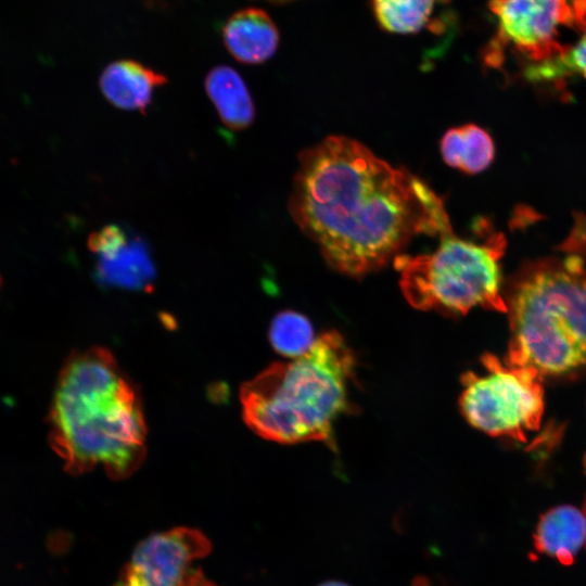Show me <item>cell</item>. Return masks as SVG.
<instances>
[{
	"label": "cell",
	"instance_id": "1",
	"mask_svg": "<svg viewBox=\"0 0 586 586\" xmlns=\"http://www.w3.org/2000/svg\"><path fill=\"white\" fill-rule=\"evenodd\" d=\"M289 208L328 264L353 277L395 259L418 234L453 233L443 201L423 180L342 136L300 154Z\"/></svg>",
	"mask_w": 586,
	"mask_h": 586
},
{
	"label": "cell",
	"instance_id": "2",
	"mask_svg": "<svg viewBox=\"0 0 586 586\" xmlns=\"http://www.w3.org/2000/svg\"><path fill=\"white\" fill-rule=\"evenodd\" d=\"M49 443L71 474L102 466L130 476L146 453L140 394L110 351L76 352L61 369L48 417Z\"/></svg>",
	"mask_w": 586,
	"mask_h": 586
},
{
	"label": "cell",
	"instance_id": "3",
	"mask_svg": "<svg viewBox=\"0 0 586 586\" xmlns=\"http://www.w3.org/2000/svg\"><path fill=\"white\" fill-rule=\"evenodd\" d=\"M354 367L343 336L324 332L304 355L273 362L241 386L243 419L260 437L281 444L329 443L347 406Z\"/></svg>",
	"mask_w": 586,
	"mask_h": 586
},
{
	"label": "cell",
	"instance_id": "4",
	"mask_svg": "<svg viewBox=\"0 0 586 586\" xmlns=\"http://www.w3.org/2000/svg\"><path fill=\"white\" fill-rule=\"evenodd\" d=\"M504 297L510 331L505 361L543 378L586 369V267L579 256L526 264Z\"/></svg>",
	"mask_w": 586,
	"mask_h": 586
},
{
	"label": "cell",
	"instance_id": "5",
	"mask_svg": "<svg viewBox=\"0 0 586 586\" xmlns=\"http://www.w3.org/2000/svg\"><path fill=\"white\" fill-rule=\"evenodd\" d=\"M441 239L430 254L394 259L407 302L417 309L453 315L476 306L506 313L500 271L505 238L499 233L479 243L450 233Z\"/></svg>",
	"mask_w": 586,
	"mask_h": 586
},
{
	"label": "cell",
	"instance_id": "6",
	"mask_svg": "<svg viewBox=\"0 0 586 586\" xmlns=\"http://www.w3.org/2000/svg\"><path fill=\"white\" fill-rule=\"evenodd\" d=\"M485 373L461 378L459 405L466 420L492 436L520 442L538 430L544 416L543 377L533 368L515 366L484 354Z\"/></svg>",
	"mask_w": 586,
	"mask_h": 586
},
{
	"label": "cell",
	"instance_id": "7",
	"mask_svg": "<svg viewBox=\"0 0 586 586\" xmlns=\"http://www.w3.org/2000/svg\"><path fill=\"white\" fill-rule=\"evenodd\" d=\"M209 551L211 542L195 528L151 535L137 546L116 586H217L193 565Z\"/></svg>",
	"mask_w": 586,
	"mask_h": 586
},
{
	"label": "cell",
	"instance_id": "8",
	"mask_svg": "<svg viewBox=\"0 0 586 586\" xmlns=\"http://www.w3.org/2000/svg\"><path fill=\"white\" fill-rule=\"evenodd\" d=\"M498 23L496 46L508 44L534 64L562 54V28L574 29L573 0H491Z\"/></svg>",
	"mask_w": 586,
	"mask_h": 586
},
{
	"label": "cell",
	"instance_id": "9",
	"mask_svg": "<svg viewBox=\"0 0 586 586\" xmlns=\"http://www.w3.org/2000/svg\"><path fill=\"white\" fill-rule=\"evenodd\" d=\"M166 84L162 73L128 59L107 64L99 79L102 94L113 106L140 113H145L154 91Z\"/></svg>",
	"mask_w": 586,
	"mask_h": 586
},
{
	"label": "cell",
	"instance_id": "10",
	"mask_svg": "<svg viewBox=\"0 0 586 586\" xmlns=\"http://www.w3.org/2000/svg\"><path fill=\"white\" fill-rule=\"evenodd\" d=\"M222 40L229 53L243 64H260L270 59L279 43L271 17L257 8L232 14L222 27Z\"/></svg>",
	"mask_w": 586,
	"mask_h": 586
},
{
	"label": "cell",
	"instance_id": "11",
	"mask_svg": "<svg viewBox=\"0 0 586 586\" xmlns=\"http://www.w3.org/2000/svg\"><path fill=\"white\" fill-rule=\"evenodd\" d=\"M535 549L563 565H571L586 543V513L572 505L545 511L533 535Z\"/></svg>",
	"mask_w": 586,
	"mask_h": 586
},
{
	"label": "cell",
	"instance_id": "12",
	"mask_svg": "<svg viewBox=\"0 0 586 586\" xmlns=\"http://www.w3.org/2000/svg\"><path fill=\"white\" fill-rule=\"evenodd\" d=\"M207 97L221 123L233 131L244 130L255 119L251 93L240 74L228 65L213 67L204 79Z\"/></svg>",
	"mask_w": 586,
	"mask_h": 586
},
{
	"label": "cell",
	"instance_id": "13",
	"mask_svg": "<svg viewBox=\"0 0 586 586\" xmlns=\"http://www.w3.org/2000/svg\"><path fill=\"white\" fill-rule=\"evenodd\" d=\"M129 239L115 250L98 255V275L110 284L135 290L150 288L154 269L146 247L141 239Z\"/></svg>",
	"mask_w": 586,
	"mask_h": 586
},
{
	"label": "cell",
	"instance_id": "14",
	"mask_svg": "<svg viewBox=\"0 0 586 586\" xmlns=\"http://www.w3.org/2000/svg\"><path fill=\"white\" fill-rule=\"evenodd\" d=\"M445 163L466 174L486 169L494 160L495 145L491 135L482 127L468 124L448 129L441 140Z\"/></svg>",
	"mask_w": 586,
	"mask_h": 586
},
{
	"label": "cell",
	"instance_id": "15",
	"mask_svg": "<svg viewBox=\"0 0 586 586\" xmlns=\"http://www.w3.org/2000/svg\"><path fill=\"white\" fill-rule=\"evenodd\" d=\"M573 7L578 40L566 47L562 54L528 66L525 73L530 80H556L571 74L586 79V0H573Z\"/></svg>",
	"mask_w": 586,
	"mask_h": 586
},
{
	"label": "cell",
	"instance_id": "16",
	"mask_svg": "<svg viewBox=\"0 0 586 586\" xmlns=\"http://www.w3.org/2000/svg\"><path fill=\"white\" fill-rule=\"evenodd\" d=\"M438 0H371L380 27L394 34H415L424 28Z\"/></svg>",
	"mask_w": 586,
	"mask_h": 586
},
{
	"label": "cell",
	"instance_id": "17",
	"mask_svg": "<svg viewBox=\"0 0 586 586\" xmlns=\"http://www.w3.org/2000/svg\"><path fill=\"white\" fill-rule=\"evenodd\" d=\"M269 339L276 352L292 359L308 352L316 340L308 319L291 310L273 318Z\"/></svg>",
	"mask_w": 586,
	"mask_h": 586
},
{
	"label": "cell",
	"instance_id": "18",
	"mask_svg": "<svg viewBox=\"0 0 586 586\" xmlns=\"http://www.w3.org/2000/svg\"><path fill=\"white\" fill-rule=\"evenodd\" d=\"M318 586H349L343 582H340V581H327V582H323L321 584H319Z\"/></svg>",
	"mask_w": 586,
	"mask_h": 586
},
{
	"label": "cell",
	"instance_id": "19",
	"mask_svg": "<svg viewBox=\"0 0 586 586\" xmlns=\"http://www.w3.org/2000/svg\"><path fill=\"white\" fill-rule=\"evenodd\" d=\"M268 1L284 2V1H291V0H268Z\"/></svg>",
	"mask_w": 586,
	"mask_h": 586
},
{
	"label": "cell",
	"instance_id": "20",
	"mask_svg": "<svg viewBox=\"0 0 586 586\" xmlns=\"http://www.w3.org/2000/svg\"><path fill=\"white\" fill-rule=\"evenodd\" d=\"M0 284H1V280H0Z\"/></svg>",
	"mask_w": 586,
	"mask_h": 586
}]
</instances>
